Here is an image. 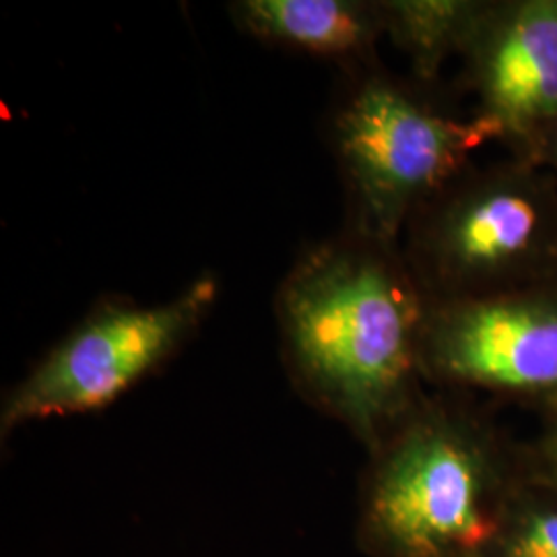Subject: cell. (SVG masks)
<instances>
[{
	"label": "cell",
	"instance_id": "6da1fadb",
	"mask_svg": "<svg viewBox=\"0 0 557 557\" xmlns=\"http://www.w3.org/2000/svg\"><path fill=\"white\" fill-rule=\"evenodd\" d=\"M430 299L403 250L343 230L306 248L273 299L294 388L372 450L423 397Z\"/></svg>",
	"mask_w": 557,
	"mask_h": 557
},
{
	"label": "cell",
	"instance_id": "7a4b0ae2",
	"mask_svg": "<svg viewBox=\"0 0 557 557\" xmlns=\"http://www.w3.org/2000/svg\"><path fill=\"white\" fill-rule=\"evenodd\" d=\"M368 453L356 537L370 557H483L522 481L518 450L450 397L423 395Z\"/></svg>",
	"mask_w": 557,
	"mask_h": 557
},
{
	"label": "cell",
	"instance_id": "3957f363",
	"mask_svg": "<svg viewBox=\"0 0 557 557\" xmlns=\"http://www.w3.org/2000/svg\"><path fill=\"white\" fill-rule=\"evenodd\" d=\"M498 135L455 119L372 64L349 73L326 119L347 200L345 230L398 246L419 211Z\"/></svg>",
	"mask_w": 557,
	"mask_h": 557
},
{
	"label": "cell",
	"instance_id": "277c9868",
	"mask_svg": "<svg viewBox=\"0 0 557 557\" xmlns=\"http://www.w3.org/2000/svg\"><path fill=\"white\" fill-rule=\"evenodd\" d=\"M403 257L430 301L554 281L556 176L515 158L467 168L411 220Z\"/></svg>",
	"mask_w": 557,
	"mask_h": 557
},
{
	"label": "cell",
	"instance_id": "5b68a950",
	"mask_svg": "<svg viewBox=\"0 0 557 557\" xmlns=\"http://www.w3.org/2000/svg\"><path fill=\"white\" fill-rule=\"evenodd\" d=\"M218 299L220 278L213 273L160 304L124 296L98 299L7 393L0 409L2 438L32 421L110 407L176 358L197 337Z\"/></svg>",
	"mask_w": 557,
	"mask_h": 557
},
{
	"label": "cell",
	"instance_id": "8992f818",
	"mask_svg": "<svg viewBox=\"0 0 557 557\" xmlns=\"http://www.w3.org/2000/svg\"><path fill=\"white\" fill-rule=\"evenodd\" d=\"M423 380L450 391L557 398V278L481 298L430 301Z\"/></svg>",
	"mask_w": 557,
	"mask_h": 557
},
{
	"label": "cell",
	"instance_id": "52a82bcc",
	"mask_svg": "<svg viewBox=\"0 0 557 557\" xmlns=\"http://www.w3.org/2000/svg\"><path fill=\"white\" fill-rule=\"evenodd\" d=\"M460 59L473 116L531 160L557 124V0H490Z\"/></svg>",
	"mask_w": 557,
	"mask_h": 557
},
{
	"label": "cell",
	"instance_id": "ba28073f",
	"mask_svg": "<svg viewBox=\"0 0 557 557\" xmlns=\"http://www.w3.org/2000/svg\"><path fill=\"white\" fill-rule=\"evenodd\" d=\"M227 13L252 40L335 60L347 71L372 64L384 38L380 0H236Z\"/></svg>",
	"mask_w": 557,
	"mask_h": 557
},
{
	"label": "cell",
	"instance_id": "9c48e42d",
	"mask_svg": "<svg viewBox=\"0 0 557 557\" xmlns=\"http://www.w3.org/2000/svg\"><path fill=\"white\" fill-rule=\"evenodd\" d=\"M490 0H380L384 36L411 64L419 85L438 79L453 57H460Z\"/></svg>",
	"mask_w": 557,
	"mask_h": 557
},
{
	"label": "cell",
	"instance_id": "30bf717a",
	"mask_svg": "<svg viewBox=\"0 0 557 557\" xmlns=\"http://www.w3.org/2000/svg\"><path fill=\"white\" fill-rule=\"evenodd\" d=\"M483 557H557V492L522 473Z\"/></svg>",
	"mask_w": 557,
	"mask_h": 557
},
{
	"label": "cell",
	"instance_id": "8fae6325",
	"mask_svg": "<svg viewBox=\"0 0 557 557\" xmlns=\"http://www.w3.org/2000/svg\"><path fill=\"white\" fill-rule=\"evenodd\" d=\"M522 473L557 492V434L543 430L535 442L518 450Z\"/></svg>",
	"mask_w": 557,
	"mask_h": 557
},
{
	"label": "cell",
	"instance_id": "7c38bea8",
	"mask_svg": "<svg viewBox=\"0 0 557 557\" xmlns=\"http://www.w3.org/2000/svg\"><path fill=\"white\" fill-rule=\"evenodd\" d=\"M531 161L543 165L552 174H557V124L547 133V137L541 140V145H539L537 151H535Z\"/></svg>",
	"mask_w": 557,
	"mask_h": 557
},
{
	"label": "cell",
	"instance_id": "4fadbf2b",
	"mask_svg": "<svg viewBox=\"0 0 557 557\" xmlns=\"http://www.w3.org/2000/svg\"><path fill=\"white\" fill-rule=\"evenodd\" d=\"M543 411H545V430L557 434V398L543 405Z\"/></svg>",
	"mask_w": 557,
	"mask_h": 557
}]
</instances>
